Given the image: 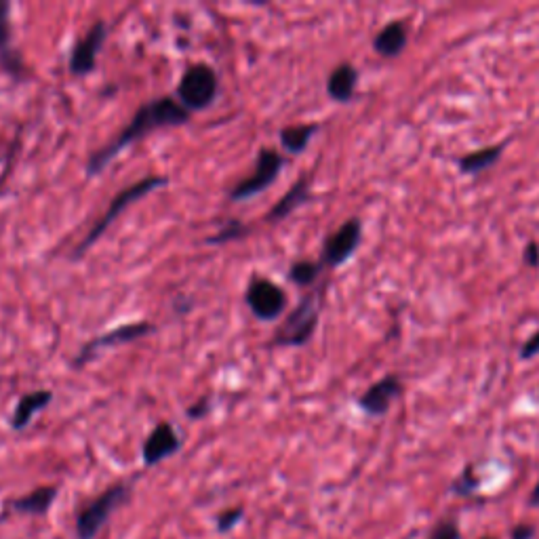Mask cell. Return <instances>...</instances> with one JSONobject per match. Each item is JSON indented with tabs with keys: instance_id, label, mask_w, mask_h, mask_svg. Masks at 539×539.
<instances>
[{
	"instance_id": "6da1fadb",
	"label": "cell",
	"mask_w": 539,
	"mask_h": 539,
	"mask_svg": "<svg viewBox=\"0 0 539 539\" xmlns=\"http://www.w3.org/2000/svg\"><path fill=\"white\" fill-rule=\"evenodd\" d=\"M188 121H190V112L179 104L177 99L173 97L152 99V102L144 104L135 112L133 121L121 131V135H118L112 144L91 154L87 163V175L93 177L102 173L127 146L135 144L137 139L146 137L148 133L156 129H165V127H182Z\"/></svg>"
},
{
	"instance_id": "7a4b0ae2",
	"label": "cell",
	"mask_w": 539,
	"mask_h": 539,
	"mask_svg": "<svg viewBox=\"0 0 539 539\" xmlns=\"http://www.w3.org/2000/svg\"><path fill=\"white\" fill-rule=\"evenodd\" d=\"M131 497L129 483H116L95 495L89 504H85L74 516V535L76 539H95L108 525L112 514L123 508Z\"/></svg>"
},
{
	"instance_id": "3957f363",
	"label": "cell",
	"mask_w": 539,
	"mask_h": 539,
	"mask_svg": "<svg viewBox=\"0 0 539 539\" xmlns=\"http://www.w3.org/2000/svg\"><path fill=\"white\" fill-rule=\"evenodd\" d=\"M167 184V177H158V175H152V177H144V179H139V182L127 186L125 190L118 192L114 198H112V203L108 207V211L102 215V219H99V222L91 228V232L87 234L85 241L78 245V249L74 251L76 257H81L91 245H95L99 238L104 236V232L108 230V226L114 222V219L121 215L127 207H131L133 203L137 201H142L144 196H148L150 192L158 190V188H163Z\"/></svg>"
},
{
	"instance_id": "277c9868",
	"label": "cell",
	"mask_w": 539,
	"mask_h": 539,
	"mask_svg": "<svg viewBox=\"0 0 539 539\" xmlns=\"http://www.w3.org/2000/svg\"><path fill=\"white\" fill-rule=\"evenodd\" d=\"M318 314H321V304H318V295H306L299 306L287 316V321L278 327L274 335L276 346H304L308 344L316 327H318Z\"/></svg>"
},
{
	"instance_id": "5b68a950",
	"label": "cell",
	"mask_w": 539,
	"mask_h": 539,
	"mask_svg": "<svg viewBox=\"0 0 539 539\" xmlns=\"http://www.w3.org/2000/svg\"><path fill=\"white\" fill-rule=\"evenodd\" d=\"M217 74L207 64L190 66L182 81L177 85V99L188 112L190 110H207L217 97Z\"/></svg>"
},
{
	"instance_id": "8992f818",
	"label": "cell",
	"mask_w": 539,
	"mask_h": 539,
	"mask_svg": "<svg viewBox=\"0 0 539 539\" xmlns=\"http://www.w3.org/2000/svg\"><path fill=\"white\" fill-rule=\"evenodd\" d=\"M283 163H285L283 156L276 150L272 148L259 150L253 175H249L243 182H238L234 186V190L230 192V201H247V198L268 190L276 182V177L281 175Z\"/></svg>"
},
{
	"instance_id": "52a82bcc",
	"label": "cell",
	"mask_w": 539,
	"mask_h": 539,
	"mask_svg": "<svg viewBox=\"0 0 539 539\" xmlns=\"http://www.w3.org/2000/svg\"><path fill=\"white\" fill-rule=\"evenodd\" d=\"M245 302L259 321H276L287 308V293L270 278H255L247 289Z\"/></svg>"
},
{
	"instance_id": "ba28073f",
	"label": "cell",
	"mask_w": 539,
	"mask_h": 539,
	"mask_svg": "<svg viewBox=\"0 0 539 539\" xmlns=\"http://www.w3.org/2000/svg\"><path fill=\"white\" fill-rule=\"evenodd\" d=\"M363 238V224L361 219H348L344 226H339L323 245V264L329 268H337L346 264L354 255V251L361 245Z\"/></svg>"
},
{
	"instance_id": "9c48e42d",
	"label": "cell",
	"mask_w": 539,
	"mask_h": 539,
	"mask_svg": "<svg viewBox=\"0 0 539 539\" xmlns=\"http://www.w3.org/2000/svg\"><path fill=\"white\" fill-rule=\"evenodd\" d=\"M156 327L152 323H131V325H121V327H116L114 331H108L104 335H99L95 339H91V342L87 346H83V350L78 352L76 356V361L74 365L76 367H81L85 363H89L93 354L97 350H102V348H114V346H123V344H129V342H135V339H142L150 333H154Z\"/></svg>"
},
{
	"instance_id": "30bf717a",
	"label": "cell",
	"mask_w": 539,
	"mask_h": 539,
	"mask_svg": "<svg viewBox=\"0 0 539 539\" xmlns=\"http://www.w3.org/2000/svg\"><path fill=\"white\" fill-rule=\"evenodd\" d=\"M108 38V26L104 22H97L91 26L85 38H81L72 49L70 55V70L76 76H87L97 66V55L102 51Z\"/></svg>"
},
{
	"instance_id": "8fae6325",
	"label": "cell",
	"mask_w": 539,
	"mask_h": 539,
	"mask_svg": "<svg viewBox=\"0 0 539 539\" xmlns=\"http://www.w3.org/2000/svg\"><path fill=\"white\" fill-rule=\"evenodd\" d=\"M179 449H182V438L175 432V428L167 422L158 424L144 441L142 447V459L148 468H154L163 464L165 459L173 457Z\"/></svg>"
},
{
	"instance_id": "7c38bea8",
	"label": "cell",
	"mask_w": 539,
	"mask_h": 539,
	"mask_svg": "<svg viewBox=\"0 0 539 539\" xmlns=\"http://www.w3.org/2000/svg\"><path fill=\"white\" fill-rule=\"evenodd\" d=\"M403 394V384L396 375H386L384 379L375 382L361 398H358V407H361L367 415L379 417L386 415L392 403L398 396Z\"/></svg>"
},
{
	"instance_id": "4fadbf2b",
	"label": "cell",
	"mask_w": 539,
	"mask_h": 539,
	"mask_svg": "<svg viewBox=\"0 0 539 539\" xmlns=\"http://www.w3.org/2000/svg\"><path fill=\"white\" fill-rule=\"evenodd\" d=\"M57 495H59L57 485H43V487L32 489L26 495H19V497L11 499L7 508H9V512L22 514V516H47L55 504Z\"/></svg>"
},
{
	"instance_id": "5bb4252c",
	"label": "cell",
	"mask_w": 539,
	"mask_h": 539,
	"mask_svg": "<svg viewBox=\"0 0 539 539\" xmlns=\"http://www.w3.org/2000/svg\"><path fill=\"white\" fill-rule=\"evenodd\" d=\"M51 398H53V392L49 390H34L19 398V403L11 415V428L13 430L28 428L34 415L41 413L51 403Z\"/></svg>"
},
{
	"instance_id": "9a60e30c",
	"label": "cell",
	"mask_w": 539,
	"mask_h": 539,
	"mask_svg": "<svg viewBox=\"0 0 539 539\" xmlns=\"http://www.w3.org/2000/svg\"><path fill=\"white\" fill-rule=\"evenodd\" d=\"M356 83H358V72L354 66L350 64H339L331 74L327 81V93L333 99V102L346 104L354 97L356 91Z\"/></svg>"
},
{
	"instance_id": "2e32d148",
	"label": "cell",
	"mask_w": 539,
	"mask_h": 539,
	"mask_svg": "<svg viewBox=\"0 0 539 539\" xmlns=\"http://www.w3.org/2000/svg\"><path fill=\"white\" fill-rule=\"evenodd\" d=\"M407 47V28L403 22H390L373 38V49L382 57H398Z\"/></svg>"
},
{
	"instance_id": "e0dca14e",
	"label": "cell",
	"mask_w": 539,
	"mask_h": 539,
	"mask_svg": "<svg viewBox=\"0 0 539 539\" xmlns=\"http://www.w3.org/2000/svg\"><path fill=\"white\" fill-rule=\"evenodd\" d=\"M308 198H310V186H308V179L302 177L299 182L291 186V190L281 198V201L272 207V211L268 213V222H281V219L291 215L297 207L308 203Z\"/></svg>"
},
{
	"instance_id": "ac0fdd59",
	"label": "cell",
	"mask_w": 539,
	"mask_h": 539,
	"mask_svg": "<svg viewBox=\"0 0 539 539\" xmlns=\"http://www.w3.org/2000/svg\"><path fill=\"white\" fill-rule=\"evenodd\" d=\"M502 152H504V146H489L483 150L470 152V154L459 158V169H462V173H466V175L483 173L489 167H493L499 158H502Z\"/></svg>"
},
{
	"instance_id": "d6986e66",
	"label": "cell",
	"mask_w": 539,
	"mask_h": 539,
	"mask_svg": "<svg viewBox=\"0 0 539 539\" xmlns=\"http://www.w3.org/2000/svg\"><path fill=\"white\" fill-rule=\"evenodd\" d=\"M316 129H318L316 125H293V127H285L278 135H281V144L287 152L299 154L308 148Z\"/></svg>"
},
{
	"instance_id": "ffe728a7",
	"label": "cell",
	"mask_w": 539,
	"mask_h": 539,
	"mask_svg": "<svg viewBox=\"0 0 539 539\" xmlns=\"http://www.w3.org/2000/svg\"><path fill=\"white\" fill-rule=\"evenodd\" d=\"M11 5L5 3V0H0V55H3V64L7 66L9 72L19 70V66H15L11 62Z\"/></svg>"
},
{
	"instance_id": "44dd1931",
	"label": "cell",
	"mask_w": 539,
	"mask_h": 539,
	"mask_svg": "<svg viewBox=\"0 0 539 539\" xmlns=\"http://www.w3.org/2000/svg\"><path fill=\"white\" fill-rule=\"evenodd\" d=\"M478 489H481V476H478L472 464L466 466L464 472L451 483V493H455L457 497H472L478 493Z\"/></svg>"
},
{
	"instance_id": "7402d4cb",
	"label": "cell",
	"mask_w": 539,
	"mask_h": 539,
	"mask_svg": "<svg viewBox=\"0 0 539 539\" xmlns=\"http://www.w3.org/2000/svg\"><path fill=\"white\" fill-rule=\"evenodd\" d=\"M321 270H323V264H316V262H308V259H302V262H295L291 266L289 278L299 287H310V285H314V281L318 278V274H321Z\"/></svg>"
},
{
	"instance_id": "603a6c76",
	"label": "cell",
	"mask_w": 539,
	"mask_h": 539,
	"mask_svg": "<svg viewBox=\"0 0 539 539\" xmlns=\"http://www.w3.org/2000/svg\"><path fill=\"white\" fill-rule=\"evenodd\" d=\"M243 518H245V508L243 506H236V508H228L224 512H219L215 516V529L217 533H232L238 525L243 523Z\"/></svg>"
},
{
	"instance_id": "cb8c5ba5",
	"label": "cell",
	"mask_w": 539,
	"mask_h": 539,
	"mask_svg": "<svg viewBox=\"0 0 539 539\" xmlns=\"http://www.w3.org/2000/svg\"><path fill=\"white\" fill-rule=\"evenodd\" d=\"M249 232V228L241 222H236V219H230V222L219 230L215 236L209 238V245H224V243H230V241H236V238H243L245 234Z\"/></svg>"
},
{
	"instance_id": "d4e9b609",
	"label": "cell",
	"mask_w": 539,
	"mask_h": 539,
	"mask_svg": "<svg viewBox=\"0 0 539 539\" xmlns=\"http://www.w3.org/2000/svg\"><path fill=\"white\" fill-rule=\"evenodd\" d=\"M426 539H462V531H459L457 521H453V518H445V521H438L432 527Z\"/></svg>"
},
{
	"instance_id": "484cf974",
	"label": "cell",
	"mask_w": 539,
	"mask_h": 539,
	"mask_svg": "<svg viewBox=\"0 0 539 539\" xmlns=\"http://www.w3.org/2000/svg\"><path fill=\"white\" fill-rule=\"evenodd\" d=\"M537 529L531 523H518L510 531V539H535Z\"/></svg>"
},
{
	"instance_id": "4316f807",
	"label": "cell",
	"mask_w": 539,
	"mask_h": 539,
	"mask_svg": "<svg viewBox=\"0 0 539 539\" xmlns=\"http://www.w3.org/2000/svg\"><path fill=\"white\" fill-rule=\"evenodd\" d=\"M537 354H539V331H535V333L527 339L525 346L521 348V358H525V361H529V358H533V356H537Z\"/></svg>"
},
{
	"instance_id": "83f0119b",
	"label": "cell",
	"mask_w": 539,
	"mask_h": 539,
	"mask_svg": "<svg viewBox=\"0 0 539 539\" xmlns=\"http://www.w3.org/2000/svg\"><path fill=\"white\" fill-rule=\"evenodd\" d=\"M523 259H525V264L529 268H539V245L537 243H529L525 253H523Z\"/></svg>"
},
{
	"instance_id": "f1b7e54d",
	"label": "cell",
	"mask_w": 539,
	"mask_h": 539,
	"mask_svg": "<svg viewBox=\"0 0 539 539\" xmlns=\"http://www.w3.org/2000/svg\"><path fill=\"white\" fill-rule=\"evenodd\" d=\"M207 411H209V405H207V401H198L194 407H190L188 409V417H194V419H201V417H205L207 415Z\"/></svg>"
},
{
	"instance_id": "f546056e",
	"label": "cell",
	"mask_w": 539,
	"mask_h": 539,
	"mask_svg": "<svg viewBox=\"0 0 539 539\" xmlns=\"http://www.w3.org/2000/svg\"><path fill=\"white\" fill-rule=\"evenodd\" d=\"M529 506L531 508H537L539 506V481L535 483V487H533V491L529 495Z\"/></svg>"
},
{
	"instance_id": "4dcf8cb0",
	"label": "cell",
	"mask_w": 539,
	"mask_h": 539,
	"mask_svg": "<svg viewBox=\"0 0 539 539\" xmlns=\"http://www.w3.org/2000/svg\"><path fill=\"white\" fill-rule=\"evenodd\" d=\"M481 539H495V537H481Z\"/></svg>"
}]
</instances>
